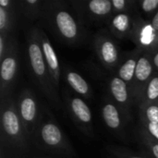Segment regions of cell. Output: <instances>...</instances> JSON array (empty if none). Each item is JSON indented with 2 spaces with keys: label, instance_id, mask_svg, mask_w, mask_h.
<instances>
[{
  "label": "cell",
  "instance_id": "25",
  "mask_svg": "<svg viewBox=\"0 0 158 158\" xmlns=\"http://www.w3.org/2000/svg\"><path fill=\"white\" fill-rule=\"evenodd\" d=\"M108 150L115 158H147L125 150L122 147H109Z\"/></svg>",
  "mask_w": 158,
  "mask_h": 158
},
{
  "label": "cell",
  "instance_id": "5",
  "mask_svg": "<svg viewBox=\"0 0 158 158\" xmlns=\"http://www.w3.org/2000/svg\"><path fill=\"white\" fill-rule=\"evenodd\" d=\"M17 109L27 135L31 143H33L42 118L43 108L40 107L38 99L31 90L26 88L20 92L17 101Z\"/></svg>",
  "mask_w": 158,
  "mask_h": 158
},
{
  "label": "cell",
  "instance_id": "11",
  "mask_svg": "<svg viewBox=\"0 0 158 158\" xmlns=\"http://www.w3.org/2000/svg\"><path fill=\"white\" fill-rule=\"evenodd\" d=\"M109 97L121 110L125 119L131 120V108L134 105L133 96L129 85L117 75L108 81Z\"/></svg>",
  "mask_w": 158,
  "mask_h": 158
},
{
  "label": "cell",
  "instance_id": "2",
  "mask_svg": "<svg viewBox=\"0 0 158 158\" xmlns=\"http://www.w3.org/2000/svg\"><path fill=\"white\" fill-rule=\"evenodd\" d=\"M1 140L2 147H6V152L12 158L29 152L31 141L19 116L17 102L12 97L1 103Z\"/></svg>",
  "mask_w": 158,
  "mask_h": 158
},
{
  "label": "cell",
  "instance_id": "28",
  "mask_svg": "<svg viewBox=\"0 0 158 158\" xmlns=\"http://www.w3.org/2000/svg\"><path fill=\"white\" fill-rule=\"evenodd\" d=\"M150 23L153 25V27L156 30L158 31V10L157 12L156 13V15L151 19V20H150Z\"/></svg>",
  "mask_w": 158,
  "mask_h": 158
},
{
  "label": "cell",
  "instance_id": "20",
  "mask_svg": "<svg viewBox=\"0 0 158 158\" xmlns=\"http://www.w3.org/2000/svg\"><path fill=\"white\" fill-rule=\"evenodd\" d=\"M158 102V73L156 72L151 81H149L148 85L145 88L143 96L142 98V101L139 105L144 106V105H150L155 104Z\"/></svg>",
  "mask_w": 158,
  "mask_h": 158
},
{
  "label": "cell",
  "instance_id": "18",
  "mask_svg": "<svg viewBox=\"0 0 158 158\" xmlns=\"http://www.w3.org/2000/svg\"><path fill=\"white\" fill-rule=\"evenodd\" d=\"M63 75L66 82L76 94L87 99L92 98L93 91L91 89V86L81 74L67 67H64Z\"/></svg>",
  "mask_w": 158,
  "mask_h": 158
},
{
  "label": "cell",
  "instance_id": "6",
  "mask_svg": "<svg viewBox=\"0 0 158 158\" xmlns=\"http://www.w3.org/2000/svg\"><path fill=\"white\" fill-rule=\"evenodd\" d=\"M19 50L17 39L14 38L9 50L1 61L0 67V98L1 103L10 97L19 70Z\"/></svg>",
  "mask_w": 158,
  "mask_h": 158
},
{
  "label": "cell",
  "instance_id": "17",
  "mask_svg": "<svg viewBox=\"0 0 158 158\" xmlns=\"http://www.w3.org/2000/svg\"><path fill=\"white\" fill-rule=\"evenodd\" d=\"M143 51L135 48L134 50L127 53L124 55L121 58L120 63L118 64V67L116 70L117 76L120 78L122 81H124L130 87L131 91L132 89L135 71L138 64V60L142 55Z\"/></svg>",
  "mask_w": 158,
  "mask_h": 158
},
{
  "label": "cell",
  "instance_id": "7",
  "mask_svg": "<svg viewBox=\"0 0 158 158\" xmlns=\"http://www.w3.org/2000/svg\"><path fill=\"white\" fill-rule=\"evenodd\" d=\"M93 46L102 65L108 70L116 71L123 56L110 33L106 31L96 33L94 37Z\"/></svg>",
  "mask_w": 158,
  "mask_h": 158
},
{
  "label": "cell",
  "instance_id": "1",
  "mask_svg": "<svg viewBox=\"0 0 158 158\" xmlns=\"http://www.w3.org/2000/svg\"><path fill=\"white\" fill-rule=\"evenodd\" d=\"M41 19L61 42L69 45H77L84 38L82 21L73 6H69L64 1H45Z\"/></svg>",
  "mask_w": 158,
  "mask_h": 158
},
{
  "label": "cell",
  "instance_id": "24",
  "mask_svg": "<svg viewBox=\"0 0 158 158\" xmlns=\"http://www.w3.org/2000/svg\"><path fill=\"white\" fill-rule=\"evenodd\" d=\"M114 13L132 12L136 9L135 0H111Z\"/></svg>",
  "mask_w": 158,
  "mask_h": 158
},
{
  "label": "cell",
  "instance_id": "10",
  "mask_svg": "<svg viewBox=\"0 0 158 158\" xmlns=\"http://www.w3.org/2000/svg\"><path fill=\"white\" fill-rule=\"evenodd\" d=\"M156 69L152 61L151 54L143 52L137 64L131 94L134 104L140 105L143 96L146 86L156 73Z\"/></svg>",
  "mask_w": 158,
  "mask_h": 158
},
{
  "label": "cell",
  "instance_id": "26",
  "mask_svg": "<svg viewBox=\"0 0 158 158\" xmlns=\"http://www.w3.org/2000/svg\"><path fill=\"white\" fill-rule=\"evenodd\" d=\"M14 38L15 36H9L0 33V61H2V59L9 50Z\"/></svg>",
  "mask_w": 158,
  "mask_h": 158
},
{
  "label": "cell",
  "instance_id": "22",
  "mask_svg": "<svg viewBox=\"0 0 158 158\" xmlns=\"http://www.w3.org/2000/svg\"><path fill=\"white\" fill-rule=\"evenodd\" d=\"M136 9L140 15L146 20L150 21L158 10V0H137Z\"/></svg>",
  "mask_w": 158,
  "mask_h": 158
},
{
  "label": "cell",
  "instance_id": "8",
  "mask_svg": "<svg viewBox=\"0 0 158 158\" xmlns=\"http://www.w3.org/2000/svg\"><path fill=\"white\" fill-rule=\"evenodd\" d=\"M131 40L134 43L136 48L144 53L152 54L158 49V31L150 21L144 19L138 12H134Z\"/></svg>",
  "mask_w": 158,
  "mask_h": 158
},
{
  "label": "cell",
  "instance_id": "23",
  "mask_svg": "<svg viewBox=\"0 0 158 158\" xmlns=\"http://www.w3.org/2000/svg\"><path fill=\"white\" fill-rule=\"evenodd\" d=\"M141 123L158 124V102L139 106Z\"/></svg>",
  "mask_w": 158,
  "mask_h": 158
},
{
  "label": "cell",
  "instance_id": "12",
  "mask_svg": "<svg viewBox=\"0 0 158 158\" xmlns=\"http://www.w3.org/2000/svg\"><path fill=\"white\" fill-rule=\"evenodd\" d=\"M68 107L69 114L77 127L87 136H94L93 117L89 106L81 97H68Z\"/></svg>",
  "mask_w": 158,
  "mask_h": 158
},
{
  "label": "cell",
  "instance_id": "27",
  "mask_svg": "<svg viewBox=\"0 0 158 158\" xmlns=\"http://www.w3.org/2000/svg\"><path fill=\"white\" fill-rule=\"evenodd\" d=\"M151 57H152V61H153L155 69H156V71L158 73V49L155 50L151 54Z\"/></svg>",
  "mask_w": 158,
  "mask_h": 158
},
{
  "label": "cell",
  "instance_id": "13",
  "mask_svg": "<svg viewBox=\"0 0 158 158\" xmlns=\"http://www.w3.org/2000/svg\"><path fill=\"white\" fill-rule=\"evenodd\" d=\"M38 36H39L41 47L43 50V54L48 70L50 72V75L52 77L56 88L58 89L60 84V77H61V67H60L59 59L46 33L44 32V30H42L39 27H38Z\"/></svg>",
  "mask_w": 158,
  "mask_h": 158
},
{
  "label": "cell",
  "instance_id": "21",
  "mask_svg": "<svg viewBox=\"0 0 158 158\" xmlns=\"http://www.w3.org/2000/svg\"><path fill=\"white\" fill-rule=\"evenodd\" d=\"M138 139L153 157L158 158V141L152 137L142 126H140L138 131Z\"/></svg>",
  "mask_w": 158,
  "mask_h": 158
},
{
  "label": "cell",
  "instance_id": "3",
  "mask_svg": "<svg viewBox=\"0 0 158 158\" xmlns=\"http://www.w3.org/2000/svg\"><path fill=\"white\" fill-rule=\"evenodd\" d=\"M26 42L30 69L36 84L46 99L56 108H60L61 104L57 94V89L54 84L41 47L38 27L33 26L27 30Z\"/></svg>",
  "mask_w": 158,
  "mask_h": 158
},
{
  "label": "cell",
  "instance_id": "19",
  "mask_svg": "<svg viewBox=\"0 0 158 158\" xmlns=\"http://www.w3.org/2000/svg\"><path fill=\"white\" fill-rule=\"evenodd\" d=\"M45 1L43 0H20L17 2L19 14L27 21L40 19Z\"/></svg>",
  "mask_w": 158,
  "mask_h": 158
},
{
  "label": "cell",
  "instance_id": "15",
  "mask_svg": "<svg viewBox=\"0 0 158 158\" xmlns=\"http://www.w3.org/2000/svg\"><path fill=\"white\" fill-rule=\"evenodd\" d=\"M19 16L17 2L0 0V33L14 36Z\"/></svg>",
  "mask_w": 158,
  "mask_h": 158
},
{
  "label": "cell",
  "instance_id": "14",
  "mask_svg": "<svg viewBox=\"0 0 158 158\" xmlns=\"http://www.w3.org/2000/svg\"><path fill=\"white\" fill-rule=\"evenodd\" d=\"M102 117L106 127L114 133L121 136L124 132L125 122L127 121L116 103L109 97H106L102 106Z\"/></svg>",
  "mask_w": 158,
  "mask_h": 158
},
{
  "label": "cell",
  "instance_id": "4",
  "mask_svg": "<svg viewBox=\"0 0 158 158\" xmlns=\"http://www.w3.org/2000/svg\"><path fill=\"white\" fill-rule=\"evenodd\" d=\"M33 143L39 149L59 155L73 156L74 149L48 109L43 107V115Z\"/></svg>",
  "mask_w": 158,
  "mask_h": 158
},
{
  "label": "cell",
  "instance_id": "16",
  "mask_svg": "<svg viewBox=\"0 0 158 158\" xmlns=\"http://www.w3.org/2000/svg\"><path fill=\"white\" fill-rule=\"evenodd\" d=\"M134 12L114 13L108 19L109 31L118 39H131L133 27Z\"/></svg>",
  "mask_w": 158,
  "mask_h": 158
},
{
  "label": "cell",
  "instance_id": "9",
  "mask_svg": "<svg viewBox=\"0 0 158 158\" xmlns=\"http://www.w3.org/2000/svg\"><path fill=\"white\" fill-rule=\"evenodd\" d=\"M71 4L82 23L84 19L94 21H108L114 14L111 0L75 1Z\"/></svg>",
  "mask_w": 158,
  "mask_h": 158
}]
</instances>
